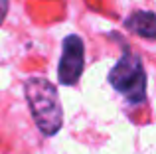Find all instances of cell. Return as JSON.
<instances>
[{
	"label": "cell",
	"instance_id": "1",
	"mask_svg": "<svg viewBox=\"0 0 156 154\" xmlns=\"http://www.w3.org/2000/svg\"><path fill=\"white\" fill-rule=\"evenodd\" d=\"M24 93L38 131L44 136H53L63 124V109L57 89L44 77H28L24 83Z\"/></svg>",
	"mask_w": 156,
	"mask_h": 154
},
{
	"label": "cell",
	"instance_id": "2",
	"mask_svg": "<svg viewBox=\"0 0 156 154\" xmlns=\"http://www.w3.org/2000/svg\"><path fill=\"white\" fill-rule=\"evenodd\" d=\"M109 83L129 103L140 105L146 99V71L140 58L130 50H125L119 61L109 71Z\"/></svg>",
	"mask_w": 156,
	"mask_h": 154
},
{
	"label": "cell",
	"instance_id": "3",
	"mask_svg": "<svg viewBox=\"0 0 156 154\" xmlns=\"http://www.w3.org/2000/svg\"><path fill=\"white\" fill-rule=\"evenodd\" d=\"M85 67V44L77 34H69L61 44V58L57 65V81L61 85H75Z\"/></svg>",
	"mask_w": 156,
	"mask_h": 154
},
{
	"label": "cell",
	"instance_id": "4",
	"mask_svg": "<svg viewBox=\"0 0 156 154\" xmlns=\"http://www.w3.org/2000/svg\"><path fill=\"white\" fill-rule=\"evenodd\" d=\"M125 28L144 40H156V14L150 10H136L125 20Z\"/></svg>",
	"mask_w": 156,
	"mask_h": 154
},
{
	"label": "cell",
	"instance_id": "5",
	"mask_svg": "<svg viewBox=\"0 0 156 154\" xmlns=\"http://www.w3.org/2000/svg\"><path fill=\"white\" fill-rule=\"evenodd\" d=\"M8 6H10V0H0V24L4 22V18L8 14Z\"/></svg>",
	"mask_w": 156,
	"mask_h": 154
}]
</instances>
